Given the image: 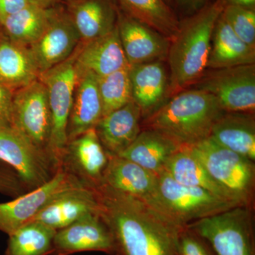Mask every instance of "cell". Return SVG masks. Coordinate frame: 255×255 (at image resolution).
I'll return each mask as SVG.
<instances>
[{
	"mask_svg": "<svg viewBox=\"0 0 255 255\" xmlns=\"http://www.w3.org/2000/svg\"><path fill=\"white\" fill-rule=\"evenodd\" d=\"M141 110L133 102L104 116L95 128L109 155H119L136 139L142 130Z\"/></svg>",
	"mask_w": 255,
	"mask_h": 255,
	"instance_id": "18",
	"label": "cell"
},
{
	"mask_svg": "<svg viewBox=\"0 0 255 255\" xmlns=\"http://www.w3.org/2000/svg\"><path fill=\"white\" fill-rule=\"evenodd\" d=\"M225 6V0H216L180 24L170 40L167 100L196 84L206 73L215 25Z\"/></svg>",
	"mask_w": 255,
	"mask_h": 255,
	"instance_id": "3",
	"label": "cell"
},
{
	"mask_svg": "<svg viewBox=\"0 0 255 255\" xmlns=\"http://www.w3.org/2000/svg\"><path fill=\"white\" fill-rule=\"evenodd\" d=\"M255 64V48L236 36L223 16L215 25L207 68L211 70Z\"/></svg>",
	"mask_w": 255,
	"mask_h": 255,
	"instance_id": "25",
	"label": "cell"
},
{
	"mask_svg": "<svg viewBox=\"0 0 255 255\" xmlns=\"http://www.w3.org/2000/svg\"><path fill=\"white\" fill-rule=\"evenodd\" d=\"M194 85L214 95L226 112L255 114V64L206 72Z\"/></svg>",
	"mask_w": 255,
	"mask_h": 255,
	"instance_id": "8",
	"label": "cell"
},
{
	"mask_svg": "<svg viewBox=\"0 0 255 255\" xmlns=\"http://www.w3.org/2000/svg\"><path fill=\"white\" fill-rule=\"evenodd\" d=\"M184 1H185V0H184Z\"/></svg>",
	"mask_w": 255,
	"mask_h": 255,
	"instance_id": "41",
	"label": "cell"
},
{
	"mask_svg": "<svg viewBox=\"0 0 255 255\" xmlns=\"http://www.w3.org/2000/svg\"><path fill=\"white\" fill-rule=\"evenodd\" d=\"M164 61L130 65L132 101L141 110L142 119L167 100L169 77Z\"/></svg>",
	"mask_w": 255,
	"mask_h": 255,
	"instance_id": "21",
	"label": "cell"
},
{
	"mask_svg": "<svg viewBox=\"0 0 255 255\" xmlns=\"http://www.w3.org/2000/svg\"><path fill=\"white\" fill-rule=\"evenodd\" d=\"M122 12L158 32L169 40L180 26L173 11L164 0H116Z\"/></svg>",
	"mask_w": 255,
	"mask_h": 255,
	"instance_id": "28",
	"label": "cell"
},
{
	"mask_svg": "<svg viewBox=\"0 0 255 255\" xmlns=\"http://www.w3.org/2000/svg\"><path fill=\"white\" fill-rule=\"evenodd\" d=\"M75 65L80 72H90L97 78L130 66L124 53L118 26L108 34L86 43L76 50Z\"/></svg>",
	"mask_w": 255,
	"mask_h": 255,
	"instance_id": "17",
	"label": "cell"
},
{
	"mask_svg": "<svg viewBox=\"0 0 255 255\" xmlns=\"http://www.w3.org/2000/svg\"><path fill=\"white\" fill-rule=\"evenodd\" d=\"M67 10L82 43L108 34L118 23L116 0H80Z\"/></svg>",
	"mask_w": 255,
	"mask_h": 255,
	"instance_id": "22",
	"label": "cell"
},
{
	"mask_svg": "<svg viewBox=\"0 0 255 255\" xmlns=\"http://www.w3.org/2000/svg\"><path fill=\"white\" fill-rule=\"evenodd\" d=\"M11 127L47 153L51 117L46 86L40 79L14 92Z\"/></svg>",
	"mask_w": 255,
	"mask_h": 255,
	"instance_id": "10",
	"label": "cell"
},
{
	"mask_svg": "<svg viewBox=\"0 0 255 255\" xmlns=\"http://www.w3.org/2000/svg\"><path fill=\"white\" fill-rule=\"evenodd\" d=\"M109 156L102 182L115 190L150 202L157 189V174L121 156Z\"/></svg>",
	"mask_w": 255,
	"mask_h": 255,
	"instance_id": "19",
	"label": "cell"
},
{
	"mask_svg": "<svg viewBox=\"0 0 255 255\" xmlns=\"http://www.w3.org/2000/svg\"><path fill=\"white\" fill-rule=\"evenodd\" d=\"M219 101L199 89L185 90L164 102L143 119L142 128L160 132L181 147H191L208 138L224 113Z\"/></svg>",
	"mask_w": 255,
	"mask_h": 255,
	"instance_id": "2",
	"label": "cell"
},
{
	"mask_svg": "<svg viewBox=\"0 0 255 255\" xmlns=\"http://www.w3.org/2000/svg\"><path fill=\"white\" fill-rule=\"evenodd\" d=\"M56 6L46 9L29 4L16 14L0 20V24L11 41L29 47L46 29Z\"/></svg>",
	"mask_w": 255,
	"mask_h": 255,
	"instance_id": "29",
	"label": "cell"
},
{
	"mask_svg": "<svg viewBox=\"0 0 255 255\" xmlns=\"http://www.w3.org/2000/svg\"><path fill=\"white\" fill-rule=\"evenodd\" d=\"M81 43L68 10L57 6L46 29L28 47L40 75L68 60Z\"/></svg>",
	"mask_w": 255,
	"mask_h": 255,
	"instance_id": "12",
	"label": "cell"
},
{
	"mask_svg": "<svg viewBox=\"0 0 255 255\" xmlns=\"http://www.w3.org/2000/svg\"><path fill=\"white\" fill-rule=\"evenodd\" d=\"M27 191L17 174L0 160V193L15 198Z\"/></svg>",
	"mask_w": 255,
	"mask_h": 255,
	"instance_id": "34",
	"label": "cell"
},
{
	"mask_svg": "<svg viewBox=\"0 0 255 255\" xmlns=\"http://www.w3.org/2000/svg\"><path fill=\"white\" fill-rule=\"evenodd\" d=\"M129 68L130 66L98 78L99 91L103 110L102 117L132 100Z\"/></svg>",
	"mask_w": 255,
	"mask_h": 255,
	"instance_id": "31",
	"label": "cell"
},
{
	"mask_svg": "<svg viewBox=\"0 0 255 255\" xmlns=\"http://www.w3.org/2000/svg\"><path fill=\"white\" fill-rule=\"evenodd\" d=\"M61 0H28L30 4L36 5L40 7L48 8L54 7L59 4Z\"/></svg>",
	"mask_w": 255,
	"mask_h": 255,
	"instance_id": "38",
	"label": "cell"
},
{
	"mask_svg": "<svg viewBox=\"0 0 255 255\" xmlns=\"http://www.w3.org/2000/svg\"><path fill=\"white\" fill-rule=\"evenodd\" d=\"M147 203L184 228L194 221L240 206L200 188L180 184L165 171L157 174L155 195Z\"/></svg>",
	"mask_w": 255,
	"mask_h": 255,
	"instance_id": "4",
	"label": "cell"
},
{
	"mask_svg": "<svg viewBox=\"0 0 255 255\" xmlns=\"http://www.w3.org/2000/svg\"><path fill=\"white\" fill-rule=\"evenodd\" d=\"M103 115L98 78L90 72L78 70L73 105L68 127V140L95 128Z\"/></svg>",
	"mask_w": 255,
	"mask_h": 255,
	"instance_id": "20",
	"label": "cell"
},
{
	"mask_svg": "<svg viewBox=\"0 0 255 255\" xmlns=\"http://www.w3.org/2000/svg\"><path fill=\"white\" fill-rule=\"evenodd\" d=\"M210 137L219 145L255 161V114L225 112L215 123Z\"/></svg>",
	"mask_w": 255,
	"mask_h": 255,
	"instance_id": "23",
	"label": "cell"
},
{
	"mask_svg": "<svg viewBox=\"0 0 255 255\" xmlns=\"http://www.w3.org/2000/svg\"><path fill=\"white\" fill-rule=\"evenodd\" d=\"M81 182L63 167L41 187L28 191L7 202H0V231L8 236L33 221L37 214L57 196Z\"/></svg>",
	"mask_w": 255,
	"mask_h": 255,
	"instance_id": "11",
	"label": "cell"
},
{
	"mask_svg": "<svg viewBox=\"0 0 255 255\" xmlns=\"http://www.w3.org/2000/svg\"><path fill=\"white\" fill-rule=\"evenodd\" d=\"M221 16L238 38L255 48V12L254 9L226 5Z\"/></svg>",
	"mask_w": 255,
	"mask_h": 255,
	"instance_id": "32",
	"label": "cell"
},
{
	"mask_svg": "<svg viewBox=\"0 0 255 255\" xmlns=\"http://www.w3.org/2000/svg\"><path fill=\"white\" fill-rule=\"evenodd\" d=\"M182 147L160 132L150 128H142L131 145L118 156L129 159L157 175L164 171L169 157Z\"/></svg>",
	"mask_w": 255,
	"mask_h": 255,
	"instance_id": "27",
	"label": "cell"
},
{
	"mask_svg": "<svg viewBox=\"0 0 255 255\" xmlns=\"http://www.w3.org/2000/svg\"><path fill=\"white\" fill-rule=\"evenodd\" d=\"M90 214H99L97 190L95 187L81 184L55 198L33 221L43 223L57 231Z\"/></svg>",
	"mask_w": 255,
	"mask_h": 255,
	"instance_id": "16",
	"label": "cell"
},
{
	"mask_svg": "<svg viewBox=\"0 0 255 255\" xmlns=\"http://www.w3.org/2000/svg\"><path fill=\"white\" fill-rule=\"evenodd\" d=\"M99 215L110 230L114 255H179L184 229L149 203L101 183Z\"/></svg>",
	"mask_w": 255,
	"mask_h": 255,
	"instance_id": "1",
	"label": "cell"
},
{
	"mask_svg": "<svg viewBox=\"0 0 255 255\" xmlns=\"http://www.w3.org/2000/svg\"><path fill=\"white\" fill-rule=\"evenodd\" d=\"M14 92L0 84V129L11 127Z\"/></svg>",
	"mask_w": 255,
	"mask_h": 255,
	"instance_id": "35",
	"label": "cell"
},
{
	"mask_svg": "<svg viewBox=\"0 0 255 255\" xmlns=\"http://www.w3.org/2000/svg\"><path fill=\"white\" fill-rule=\"evenodd\" d=\"M164 171L180 184L200 188L225 200L243 206L229 191L215 180L189 147H182L171 156Z\"/></svg>",
	"mask_w": 255,
	"mask_h": 255,
	"instance_id": "24",
	"label": "cell"
},
{
	"mask_svg": "<svg viewBox=\"0 0 255 255\" xmlns=\"http://www.w3.org/2000/svg\"><path fill=\"white\" fill-rule=\"evenodd\" d=\"M68 2V4H72V3L76 2V1H80V0H65Z\"/></svg>",
	"mask_w": 255,
	"mask_h": 255,
	"instance_id": "39",
	"label": "cell"
},
{
	"mask_svg": "<svg viewBox=\"0 0 255 255\" xmlns=\"http://www.w3.org/2000/svg\"><path fill=\"white\" fill-rule=\"evenodd\" d=\"M56 231L43 223L30 221L9 236L5 255H50Z\"/></svg>",
	"mask_w": 255,
	"mask_h": 255,
	"instance_id": "30",
	"label": "cell"
},
{
	"mask_svg": "<svg viewBox=\"0 0 255 255\" xmlns=\"http://www.w3.org/2000/svg\"><path fill=\"white\" fill-rule=\"evenodd\" d=\"M178 251L179 255H216L205 240L187 227L179 235Z\"/></svg>",
	"mask_w": 255,
	"mask_h": 255,
	"instance_id": "33",
	"label": "cell"
},
{
	"mask_svg": "<svg viewBox=\"0 0 255 255\" xmlns=\"http://www.w3.org/2000/svg\"><path fill=\"white\" fill-rule=\"evenodd\" d=\"M109 157L93 128L69 140L60 167L87 185L95 187L102 183Z\"/></svg>",
	"mask_w": 255,
	"mask_h": 255,
	"instance_id": "13",
	"label": "cell"
},
{
	"mask_svg": "<svg viewBox=\"0 0 255 255\" xmlns=\"http://www.w3.org/2000/svg\"><path fill=\"white\" fill-rule=\"evenodd\" d=\"M0 160L17 174L28 191L46 184L57 171L45 151L12 127L0 129Z\"/></svg>",
	"mask_w": 255,
	"mask_h": 255,
	"instance_id": "9",
	"label": "cell"
},
{
	"mask_svg": "<svg viewBox=\"0 0 255 255\" xmlns=\"http://www.w3.org/2000/svg\"><path fill=\"white\" fill-rule=\"evenodd\" d=\"M76 50L68 60L40 75L48 94L51 130L47 154L55 169L61 164L68 144V127L74 92L78 80L75 65Z\"/></svg>",
	"mask_w": 255,
	"mask_h": 255,
	"instance_id": "7",
	"label": "cell"
},
{
	"mask_svg": "<svg viewBox=\"0 0 255 255\" xmlns=\"http://www.w3.org/2000/svg\"><path fill=\"white\" fill-rule=\"evenodd\" d=\"M164 1H165L167 4H169V2H170L171 0H164Z\"/></svg>",
	"mask_w": 255,
	"mask_h": 255,
	"instance_id": "40",
	"label": "cell"
},
{
	"mask_svg": "<svg viewBox=\"0 0 255 255\" xmlns=\"http://www.w3.org/2000/svg\"><path fill=\"white\" fill-rule=\"evenodd\" d=\"M226 5L241 6L247 9H254L255 0H225Z\"/></svg>",
	"mask_w": 255,
	"mask_h": 255,
	"instance_id": "37",
	"label": "cell"
},
{
	"mask_svg": "<svg viewBox=\"0 0 255 255\" xmlns=\"http://www.w3.org/2000/svg\"><path fill=\"white\" fill-rule=\"evenodd\" d=\"M187 228L205 240L216 255H255L252 206H236Z\"/></svg>",
	"mask_w": 255,
	"mask_h": 255,
	"instance_id": "5",
	"label": "cell"
},
{
	"mask_svg": "<svg viewBox=\"0 0 255 255\" xmlns=\"http://www.w3.org/2000/svg\"><path fill=\"white\" fill-rule=\"evenodd\" d=\"M40 78V72L27 46L11 40L0 41V84L12 92Z\"/></svg>",
	"mask_w": 255,
	"mask_h": 255,
	"instance_id": "26",
	"label": "cell"
},
{
	"mask_svg": "<svg viewBox=\"0 0 255 255\" xmlns=\"http://www.w3.org/2000/svg\"><path fill=\"white\" fill-rule=\"evenodd\" d=\"M29 4L28 0H0V20L16 14Z\"/></svg>",
	"mask_w": 255,
	"mask_h": 255,
	"instance_id": "36",
	"label": "cell"
},
{
	"mask_svg": "<svg viewBox=\"0 0 255 255\" xmlns=\"http://www.w3.org/2000/svg\"><path fill=\"white\" fill-rule=\"evenodd\" d=\"M119 38L129 65L167 60L170 40L122 11H119Z\"/></svg>",
	"mask_w": 255,
	"mask_h": 255,
	"instance_id": "15",
	"label": "cell"
},
{
	"mask_svg": "<svg viewBox=\"0 0 255 255\" xmlns=\"http://www.w3.org/2000/svg\"><path fill=\"white\" fill-rule=\"evenodd\" d=\"M92 251L114 255L112 235L100 215H87L56 231L53 255H71Z\"/></svg>",
	"mask_w": 255,
	"mask_h": 255,
	"instance_id": "14",
	"label": "cell"
},
{
	"mask_svg": "<svg viewBox=\"0 0 255 255\" xmlns=\"http://www.w3.org/2000/svg\"><path fill=\"white\" fill-rule=\"evenodd\" d=\"M189 149L215 180L229 191L241 205L253 207L254 161L219 145L210 137Z\"/></svg>",
	"mask_w": 255,
	"mask_h": 255,
	"instance_id": "6",
	"label": "cell"
}]
</instances>
